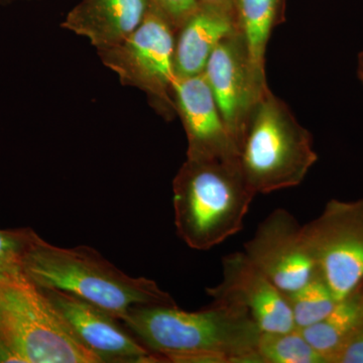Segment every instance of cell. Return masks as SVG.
<instances>
[{"mask_svg":"<svg viewBox=\"0 0 363 363\" xmlns=\"http://www.w3.org/2000/svg\"><path fill=\"white\" fill-rule=\"evenodd\" d=\"M40 289L74 336L102 362H161L108 313L63 291Z\"/></svg>","mask_w":363,"mask_h":363,"instance_id":"cell-10","label":"cell"},{"mask_svg":"<svg viewBox=\"0 0 363 363\" xmlns=\"http://www.w3.org/2000/svg\"><path fill=\"white\" fill-rule=\"evenodd\" d=\"M337 363H363V321L341 353Z\"/></svg>","mask_w":363,"mask_h":363,"instance_id":"cell-21","label":"cell"},{"mask_svg":"<svg viewBox=\"0 0 363 363\" xmlns=\"http://www.w3.org/2000/svg\"><path fill=\"white\" fill-rule=\"evenodd\" d=\"M203 73L240 150L252 112L269 88L260 87L253 77L247 48L238 30L215 49Z\"/></svg>","mask_w":363,"mask_h":363,"instance_id":"cell-8","label":"cell"},{"mask_svg":"<svg viewBox=\"0 0 363 363\" xmlns=\"http://www.w3.org/2000/svg\"><path fill=\"white\" fill-rule=\"evenodd\" d=\"M302 233L318 272L342 300L363 281V200H332Z\"/></svg>","mask_w":363,"mask_h":363,"instance_id":"cell-7","label":"cell"},{"mask_svg":"<svg viewBox=\"0 0 363 363\" xmlns=\"http://www.w3.org/2000/svg\"><path fill=\"white\" fill-rule=\"evenodd\" d=\"M257 357V363H327L298 329L262 332Z\"/></svg>","mask_w":363,"mask_h":363,"instance_id":"cell-18","label":"cell"},{"mask_svg":"<svg viewBox=\"0 0 363 363\" xmlns=\"http://www.w3.org/2000/svg\"><path fill=\"white\" fill-rule=\"evenodd\" d=\"M363 321V281L322 321L300 330L327 363H337Z\"/></svg>","mask_w":363,"mask_h":363,"instance_id":"cell-16","label":"cell"},{"mask_svg":"<svg viewBox=\"0 0 363 363\" xmlns=\"http://www.w3.org/2000/svg\"><path fill=\"white\" fill-rule=\"evenodd\" d=\"M206 292L214 302L247 309L262 332L296 329L286 296L243 252L222 259V281Z\"/></svg>","mask_w":363,"mask_h":363,"instance_id":"cell-11","label":"cell"},{"mask_svg":"<svg viewBox=\"0 0 363 363\" xmlns=\"http://www.w3.org/2000/svg\"><path fill=\"white\" fill-rule=\"evenodd\" d=\"M285 296L298 330L322 321L337 303L318 271L304 286Z\"/></svg>","mask_w":363,"mask_h":363,"instance_id":"cell-17","label":"cell"},{"mask_svg":"<svg viewBox=\"0 0 363 363\" xmlns=\"http://www.w3.org/2000/svg\"><path fill=\"white\" fill-rule=\"evenodd\" d=\"M177 234L211 250L242 230L255 194L235 159H187L173 182Z\"/></svg>","mask_w":363,"mask_h":363,"instance_id":"cell-3","label":"cell"},{"mask_svg":"<svg viewBox=\"0 0 363 363\" xmlns=\"http://www.w3.org/2000/svg\"><path fill=\"white\" fill-rule=\"evenodd\" d=\"M302 226L285 209L272 211L257 227L245 253L284 295L304 286L318 271Z\"/></svg>","mask_w":363,"mask_h":363,"instance_id":"cell-9","label":"cell"},{"mask_svg":"<svg viewBox=\"0 0 363 363\" xmlns=\"http://www.w3.org/2000/svg\"><path fill=\"white\" fill-rule=\"evenodd\" d=\"M169 21L176 35L200 9L197 0H152Z\"/></svg>","mask_w":363,"mask_h":363,"instance_id":"cell-20","label":"cell"},{"mask_svg":"<svg viewBox=\"0 0 363 363\" xmlns=\"http://www.w3.org/2000/svg\"><path fill=\"white\" fill-rule=\"evenodd\" d=\"M0 341L18 363H102L21 271L0 279Z\"/></svg>","mask_w":363,"mask_h":363,"instance_id":"cell-5","label":"cell"},{"mask_svg":"<svg viewBox=\"0 0 363 363\" xmlns=\"http://www.w3.org/2000/svg\"><path fill=\"white\" fill-rule=\"evenodd\" d=\"M197 1L200 7L221 11V13L229 14L235 20V16H234V0H197Z\"/></svg>","mask_w":363,"mask_h":363,"instance_id":"cell-22","label":"cell"},{"mask_svg":"<svg viewBox=\"0 0 363 363\" xmlns=\"http://www.w3.org/2000/svg\"><path fill=\"white\" fill-rule=\"evenodd\" d=\"M318 155L309 130L271 89L262 97L247 124L240 162L255 194H269L300 185Z\"/></svg>","mask_w":363,"mask_h":363,"instance_id":"cell-4","label":"cell"},{"mask_svg":"<svg viewBox=\"0 0 363 363\" xmlns=\"http://www.w3.org/2000/svg\"><path fill=\"white\" fill-rule=\"evenodd\" d=\"M175 43V30L152 2L135 32L121 45L98 51V56L123 85L147 93L160 111L171 114L176 111Z\"/></svg>","mask_w":363,"mask_h":363,"instance_id":"cell-6","label":"cell"},{"mask_svg":"<svg viewBox=\"0 0 363 363\" xmlns=\"http://www.w3.org/2000/svg\"><path fill=\"white\" fill-rule=\"evenodd\" d=\"M236 28L233 16L200 7L177 33L175 70L178 77L202 74L215 49Z\"/></svg>","mask_w":363,"mask_h":363,"instance_id":"cell-14","label":"cell"},{"mask_svg":"<svg viewBox=\"0 0 363 363\" xmlns=\"http://www.w3.org/2000/svg\"><path fill=\"white\" fill-rule=\"evenodd\" d=\"M174 100L187 136V159L240 157V150L227 130L204 73L177 76Z\"/></svg>","mask_w":363,"mask_h":363,"instance_id":"cell-12","label":"cell"},{"mask_svg":"<svg viewBox=\"0 0 363 363\" xmlns=\"http://www.w3.org/2000/svg\"><path fill=\"white\" fill-rule=\"evenodd\" d=\"M35 234L32 229L0 230V279L21 271V259Z\"/></svg>","mask_w":363,"mask_h":363,"instance_id":"cell-19","label":"cell"},{"mask_svg":"<svg viewBox=\"0 0 363 363\" xmlns=\"http://www.w3.org/2000/svg\"><path fill=\"white\" fill-rule=\"evenodd\" d=\"M121 322L161 362L257 363L262 330L240 306L212 301L194 312L138 306Z\"/></svg>","mask_w":363,"mask_h":363,"instance_id":"cell-1","label":"cell"},{"mask_svg":"<svg viewBox=\"0 0 363 363\" xmlns=\"http://www.w3.org/2000/svg\"><path fill=\"white\" fill-rule=\"evenodd\" d=\"M286 0H234L236 28L257 84L267 89L266 52L272 30L283 23Z\"/></svg>","mask_w":363,"mask_h":363,"instance_id":"cell-15","label":"cell"},{"mask_svg":"<svg viewBox=\"0 0 363 363\" xmlns=\"http://www.w3.org/2000/svg\"><path fill=\"white\" fill-rule=\"evenodd\" d=\"M0 362H18L16 358L11 354V351L0 341Z\"/></svg>","mask_w":363,"mask_h":363,"instance_id":"cell-23","label":"cell"},{"mask_svg":"<svg viewBox=\"0 0 363 363\" xmlns=\"http://www.w3.org/2000/svg\"><path fill=\"white\" fill-rule=\"evenodd\" d=\"M152 0H82L67 14L62 28L89 40L97 51L128 39L149 13Z\"/></svg>","mask_w":363,"mask_h":363,"instance_id":"cell-13","label":"cell"},{"mask_svg":"<svg viewBox=\"0 0 363 363\" xmlns=\"http://www.w3.org/2000/svg\"><path fill=\"white\" fill-rule=\"evenodd\" d=\"M357 73L358 79L363 85V50L358 55Z\"/></svg>","mask_w":363,"mask_h":363,"instance_id":"cell-24","label":"cell"},{"mask_svg":"<svg viewBox=\"0 0 363 363\" xmlns=\"http://www.w3.org/2000/svg\"><path fill=\"white\" fill-rule=\"evenodd\" d=\"M21 269L40 288L57 289L96 306L123 321L138 306L177 305L152 279L124 274L95 248H65L33 235Z\"/></svg>","mask_w":363,"mask_h":363,"instance_id":"cell-2","label":"cell"}]
</instances>
